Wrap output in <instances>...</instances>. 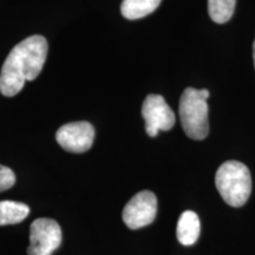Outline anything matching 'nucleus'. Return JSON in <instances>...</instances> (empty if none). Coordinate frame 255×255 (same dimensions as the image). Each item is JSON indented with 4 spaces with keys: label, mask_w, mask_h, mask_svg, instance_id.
Listing matches in <instances>:
<instances>
[{
    "label": "nucleus",
    "mask_w": 255,
    "mask_h": 255,
    "mask_svg": "<svg viewBox=\"0 0 255 255\" xmlns=\"http://www.w3.org/2000/svg\"><path fill=\"white\" fill-rule=\"evenodd\" d=\"M47 41L43 36L34 34L17 44L0 73V92L6 97H13L24 88L25 83L34 81L46 62Z\"/></svg>",
    "instance_id": "obj_1"
},
{
    "label": "nucleus",
    "mask_w": 255,
    "mask_h": 255,
    "mask_svg": "<svg viewBox=\"0 0 255 255\" xmlns=\"http://www.w3.org/2000/svg\"><path fill=\"white\" fill-rule=\"evenodd\" d=\"M215 186L227 205L237 208L242 207L252 193L250 169L239 161L225 162L216 171Z\"/></svg>",
    "instance_id": "obj_2"
},
{
    "label": "nucleus",
    "mask_w": 255,
    "mask_h": 255,
    "mask_svg": "<svg viewBox=\"0 0 255 255\" xmlns=\"http://www.w3.org/2000/svg\"><path fill=\"white\" fill-rule=\"evenodd\" d=\"M209 91L207 89L197 90L187 88L181 96L178 104V114L182 128L189 138L201 141L209 133L208 104Z\"/></svg>",
    "instance_id": "obj_3"
},
{
    "label": "nucleus",
    "mask_w": 255,
    "mask_h": 255,
    "mask_svg": "<svg viewBox=\"0 0 255 255\" xmlns=\"http://www.w3.org/2000/svg\"><path fill=\"white\" fill-rule=\"evenodd\" d=\"M62 244V229L52 219L41 218L32 222L28 255H52Z\"/></svg>",
    "instance_id": "obj_4"
},
{
    "label": "nucleus",
    "mask_w": 255,
    "mask_h": 255,
    "mask_svg": "<svg viewBox=\"0 0 255 255\" xmlns=\"http://www.w3.org/2000/svg\"><path fill=\"white\" fill-rule=\"evenodd\" d=\"M142 116L145 121V131L148 136L155 137L159 131H168L174 127V111L161 95H148L142 105Z\"/></svg>",
    "instance_id": "obj_5"
},
{
    "label": "nucleus",
    "mask_w": 255,
    "mask_h": 255,
    "mask_svg": "<svg viewBox=\"0 0 255 255\" xmlns=\"http://www.w3.org/2000/svg\"><path fill=\"white\" fill-rule=\"evenodd\" d=\"M157 214V199L152 191L143 190L131 197L124 207L122 218L130 229L143 228L154 222Z\"/></svg>",
    "instance_id": "obj_6"
},
{
    "label": "nucleus",
    "mask_w": 255,
    "mask_h": 255,
    "mask_svg": "<svg viewBox=\"0 0 255 255\" xmlns=\"http://www.w3.org/2000/svg\"><path fill=\"white\" fill-rule=\"evenodd\" d=\"M56 139L64 150L82 154L88 151L94 144L95 129L91 123L85 121L68 123L59 128Z\"/></svg>",
    "instance_id": "obj_7"
},
{
    "label": "nucleus",
    "mask_w": 255,
    "mask_h": 255,
    "mask_svg": "<svg viewBox=\"0 0 255 255\" xmlns=\"http://www.w3.org/2000/svg\"><path fill=\"white\" fill-rule=\"evenodd\" d=\"M200 219L193 210H186L181 214L177 222V240L183 246H191L200 237Z\"/></svg>",
    "instance_id": "obj_8"
},
{
    "label": "nucleus",
    "mask_w": 255,
    "mask_h": 255,
    "mask_svg": "<svg viewBox=\"0 0 255 255\" xmlns=\"http://www.w3.org/2000/svg\"><path fill=\"white\" fill-rule=\"evenodd\" d=\"M162 0H123L121 12L124 18L136 20L152 13L161 4Z\"/></svg>",
    "instance_id": "obj_9"
},
{
    "label": "nucleus",
    "mask_w": 255,
    "mask_h": 255,
    "mask_svg": "<svg viewBox=\"0 0 255 255\" xmlns=\"http://www.w3.org/2000/svg\"><path fill=\"white\" fill-rule=\"evenodd\" d=\"M30 214L27 205L15 201H0V226L15 225Z\"/></svg>",
    "instance_id": "obj_10"
},
{
    "label": "nucleus",
    "mask_w": 255,
    "mask_h": 255,
    "mask_svg": "<svg viewBox=\"0 0 255 255\" xmlns=\"http://www.w3.org/2000/svg\"><path fill=\"white\" fill-rule=\"evenodd\" d=\"M237 0H208V13L218 24L227 23L234 13Z\"/></svg>",
    "instance_id": "obj_11"
},
{
    "label": "nucleus",
    "mask_w": 255,
    "mask_h": 255,
    "mask_svg": "<svg viewBox=\"0 0 255 255\" xmlns=\"http://www.w3.org/2000/svg\"><path fill=\"white\" fill-rule=\"evenodd\" d=\"M15 183V175L11 169L0 164V193L12 188Z\"/></svg>",
    "instance_id": "obj_12"
},
{
    "label": "nucleus",
    "mask_w": 255,
    "mask_h": 255,
    "mask_svg": "<svg viewBox=\"0 0 255 255\" xmlns=\"http://www.w3.org/2000/svg\"><path fill=\"white\" fill-rule=\"evenodd\" d=\"M253 59H254V68H255V40L253 44Z\"/></svg>",
    "instance_id": "obj_13"
}]
</instances>
